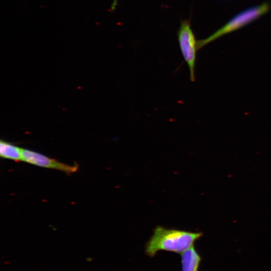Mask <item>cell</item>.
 Listing matches in <instances>:
<instances>
[{"instance_id": "obj_4", "label": "cell", "mask_w": 271, "mask_h": 271, "mask_svg": "<svg viewBox=\"0 0 271 271\" xmlns=\"http://www.w3.org/2000/svg\"><path fill=\"white\" fill-rule=\"evenodd\" d=\"M22 161L37 166L55 169L67 174L77 171L78 165H69L50 158L39 153L27 149H22Z\"/></svg>"}, {"instance_id": "obj_3", "label": "cell", "mask_w": 271, "mask_h": 271, "mask_svg": "<svg viewBox=\"0 0 271 271\" xmlns=\"http://www.w3.org/2000/svg\"><path fill=\"white\" fill-rule=\"evenodd\" d=\"M177 37L182 55L189 68L190 79L191 82H194L196 55L199 49L198 41L191 29L189 20L182 21Z\"/></svg>"}, {"instance_id": "obj_2", "label": "cell", "mask_w": 271, "mask_h": 271, "mask_svg": "<svg viewBox=\"0 0 271 271\" xmlns=\"http://www.w3.org/2000/svg\"><path fill=\"white\" fill-rule=\"evenodd\" d=\"M268 9V4L265 3L241 12L212 35L205 39L198 41V49L219 37L235 31L250 23L266 13Z\"/></svg>"}, {"instance_id": "obj_1", "label": "cell", "mask_w": 271, "mask_h": 271, "mask_svg": "<svg viewBox=\"0 0 271 271\" xmlns=\"http://www.w3.org/2000/svg\"><path fill=\"white\" fill-rule=\"evenodd\" d=\"M203 235L201 232L170 228L157 226L153 234L145 244V253L154 257L158 252L166 251L182 254L194 246L195 242Z\"/></svg>"}, {"instance_id": "obj_6", "label": "cell", "mask_w": 271, "mask_h": 271, "mask_svg": "<svg viewBox=\"0 0 271 271\" xmlns=\"http://www.w3.org/2000/svg\"><path fill=\"white\" fill-rule=\"evenodd\" d=\"M22 149L8 142L1 141L0 156L15 161H22Z\"/></svg>"}, {"instance_id": "obj_5", "label": "cell", "mask_w": 271, "mask_h": 271, "mask_svg": "<svg viewBox=\"0 0 271 271\" xmlns=\"http://www.w3.org/2000/svg\"><path fill=\"white\" fill-rule=\"evenodd\" d=\"M201 260L194 246H192L181 254L182 271H199Z\"/></svg>"}]
</instances>
